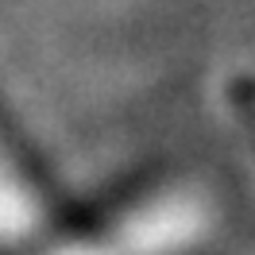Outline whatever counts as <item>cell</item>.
I'll return each mask as SVG.
<instances>
[{
  "instance_id": "cell-1",
  "label": "cell",
  "mask_w": 255,
  "mask_h": 255,
  "mask_svg": "<svg viewBox=\"0 0 255 255\" xmlns=\"http://www.w3.org/2000/svg\"><path fill=\"white\" fill-rule=\"evenodd\" d=\"M232 232L224 186L193 166H162L54 221L12 255H217Z\"/></svg>"
},
{
  "instance_id": "cell-2",
  "label": "cell",
  "mask_w": 255,
  "mask_h": 255,
  "mask_svg": "<svg viewBox=\"0 0 255 255\" xmlns=\"http://www.w3.org/2000/svg\"><path fill=\"white\" fill-rule=\"evenodd\" d=\"M54 221L47 182L0 109V248H16Z\"/></svg>"
},
{
  "instance_id": "cell-3",
  "label": "cell",
  "mask_w": 255,
  "mask_h": 255,
  "mask_svg": "<svg viewBox=\"0 0 255 255\" xmlns=\"http://www.w3.org/2000/svg\"><path fill=\"white\" fill-rule=\"evenodd\" d=\"M228 101H232L236 120L244 124V131L252 135V143H255V78L236 81V85H232V93H228Z\"/></svg>"
}]
</instances>
